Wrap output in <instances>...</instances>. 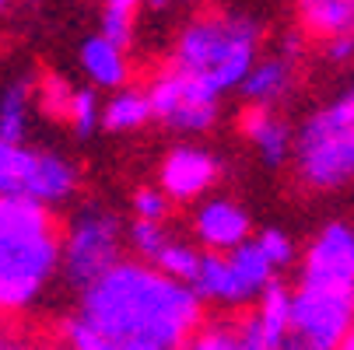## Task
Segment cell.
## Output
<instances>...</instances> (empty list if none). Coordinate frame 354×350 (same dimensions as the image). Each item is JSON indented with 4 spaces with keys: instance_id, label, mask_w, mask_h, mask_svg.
I'll return each instance as SVG.
<instances>
[{
    "instance_id": "d6a6232c",
    "label": "cell",
    "mask_w": 354,
    "mask_h": 350,
    "mask_svg": "<svg viewBox=\"0 0 354 350\" xmlns=\"http://www.w3.org/2000/svg\"><path fill=\"white\" fill-rule=\"evenodd\" d=\"M351 53H354V32H344V35L330 39V57L333 60H347Z\"/></svg>"
},
{
    "instance_id": "e575fe53",
    "label": "cell",
    "mask_w": 354,
    "mask_h": 350,
    "mask_svg": "<svg viewBox=\"0 0 354 350\" xmlns=\"http://www.w3.org/2000/svg\"><path fill=\"white\" fill-rule=\"evenodd\" d=\"M298 46H301V42H298V39L291 35V39L284 42V49H288V57H298Z\"/></svg>"
},
{
    "instance_id": "f1b7e54d",
    "label": "cell",
    "mask_w": 354,
    "mask_h": 350,
    "mask_svg": "<svg viewBox=\"0 0 354 350\" xmlns=\"http://www.w3.org/2000/svg\"><path fill=\"white\" fill-rule=\"evenodd\" d=\"M71 119H74V130H77L81 137L91 133V126H95V95H91V91H77V95H74Z\"/></svg>"
},
{
    "instance_id": "e0dca14e",
    "label": "cell",
    "mask_w": 354,
    "mask_h": 350,
    "mask_svg": "<svg viewBox=\"0 0 354 350\" xmlns=\"http://www.w3.org/2000/svg\"><path fill=\"white\" fill-rule=\"evenodd\" d=\"M257 319L263 322L270 347H281L284 343V333L291 326V298H288L284 287H277V284H267L263 287V302H260V315Z\"/></svg>"
},
{
    "instance_id": "9c48e42d",
    "label": "cell",
    "mask_w": 354,
    "mask_h": 350,
    "mask_svg": "<svg viewBox=\"0 0 354 350\" xmlns=\"http://www.w3.org/2000/svg\"><path fill=\"white\" fill-rule=\"evenodd\" d=\"M162 182L165 193H172L176 200H189L214 182V162L200 151H176L162 168Z\"/></svg>"
},
{
    "instance_id": "277c9868",
    "label": "cell",
    "mask_w": 354,
    "mask_h": 350,
    "mask_svg": "<svg viewBox=\"0 0 354 350\" xmlns=\"http://www.w3.org/2000/svg\"><path fill=\"white\" fill-rule=\"evenodd\" d=\"M77 175L64 158L21 151L18 144L0 137V196L28 193L39 200H60L74 189Z\"/></svg>"
},
{
    "instance_id": "d4e9b609",
    "label": "cell",
    "mask_w": 354,
    "mask_h": 350,
    "mask_svg": "<svg viewBox=\"0 0 354 350\" xmlns=\"http://www.w3.org/2000/svg\"><path fill=\"white\" fill-rule=\"evenodd\" d=\"M71 106H74V95L67 91V84L57 74H49L42 84V109L60 119V116H71Z\"/></svg>"
},
{
    "instance_id": "8fae6325",
    "label": "cell",
    "mask_w": 354,
    "mask_h": 350,
    "mask_svg": "<svg viewBox=\"0 0 354 350\" xmlns=\"http://www.w3.org/2000/svg\"><path fill=\"white\" fill-rule=\"evenodd\" d=\"M0 231L49 235V214L42 211V200L28 193H4L0 196Z\"/></svg>"
},
{
    "instance_id": "7a4b0ae2",
    "label": "cell",
    "mask_w": 354,
    "mask_h": 350,
    "mask_svg": "<svg viewBox=\"0 0 354 350\" xmlns=\"http://www.w3.org/2000/svg\"><path fill=\"white\" fill-rule=\"evenodd\" d=\"M354 326V287H301L291 298V329L298 333L295 343L333 350L344 347Z\"/></svg>"
},
{
    "instance_id": "74e56055",
    "label": "cell",
    "mask_w": 354,
    "mask_h": 350,
    "mask_svg": "<svg viewBox=\"0 0 354 350\" xmlns=\"http://www.w3.org/2000/svg\"><path fill=\"white\" fill-rule=\"evenodd\" d=\"M151 4H162V0H151Z\"/></svg>"
},
{
    "instance_id": "6da1fadb",
    "label": "cell",
    "mask_w": 354,
    "mask_h": 350,
    "mask_svg": "<svg viewBox=\"0 0 354 350\" xmlns=\"http://www.w3.org/2000/svg\"><path fill=\"white\" fill-rule=\"evenodd\" d=\"M84 315L109 336L113 350H165L196 329L200 302L169 273L120 263L84 287Z\"/></svg>"
},
{
    "instance_id": "484cf974",
    "label": "cell",
    "mask_w": 354,
    "mask_h": 350,
    "mask_svg": "<svg viewBox=\"0 0 354 350\" xmlns=\"http://www.w3.org/2000/svg\"><path fill=\"white\" fill-rule=\"evenodd\" d=\"M39 287H42V284H35V280L0 277V309H21V305H28Z\"/></svg>"
},
{
    "instance_id": "ac0fdd59",
    "label": "cell",
    "mask_w": 354,
    "mask_h": 350,
    "mask_svg": "<svg viewBox=\"0 0 354 350\" xmlns=\"http://www.w3.org/2000/svg\"><path fill=\"white\" fill-rule=\"evenodd\" d=\"M147 116H155V113H151V98H144V95H120V98H113L109 109H106V126L109 130H133Z\"/></svg>"
},
{
    "instance_id": "83f0119b",
    "label": "cell",
    "mask_w": 354,
    "mask_h": 350,
    "mask_svg": "<svg viewBox=\"0 0 354 350\" xmlns=\"http://www.w3.org/2000/svg\"><path fill=\"white\" fill-rule=\"evenodd\" d=\"M196 350H232V347H242V336H235V329L228 326H207L193 340Z\"/></svg>"
},
{
    "instance_id": "7402d4cb",
    "label": "cell",
    "mask_w": 354,
    "mask_h": 350,
    "mask_svg": "<svg viewBox=\"0 0 354 350\" xmlns=\"http://www.w3.org/2000/svg\"><path fill=\"white\" fill-rule=\"evenodd\" d=\"M147 98H151V113L162 116V119H169V116L176 113V106L186 98V95H183V74H179V70L165 74L155 88L147 91Z\"/></svg>"
},
{
    "instance_id": "5b68a950",
    "label": "cell",
    "mask_w": 354,
    "mask_h": 350,
    "mask_svg": "<svg viewBox=\"0 0 354 350\" xmlns=\"http://www.w3.org/2000/svg\"><path fill=\"white\" fill-rule=\"evenodd\" d=\"M252 46H257V25L252 21H245V18H225V21L207 18V21H196L183 32L176 67L214 74L228 57H235L239 49H252Z\"/></svg>"
},
{
    "instance_id": "8992f818",
    "label": "cell",
    "mask_w": 354,
    "mask_h": 350,
    "mask_svg": "<svg viewBox=\"0 0 354 350\" xmlns=\"http://www.w3.org/2000/svg\"><path fill=\"white\" fill-rule=\"evenodd\" d=\"M64 266L81 287H91L102 273H109L116 266V221L109 214H81L67 238Z\"/></svg>"
},
{
    "instance_id": "ba28073f",
    "label": "cell",
    "mask_w": 354,
    "mask_h": 350,
    "mask_svg": "<svg viewBox=\"0 0 354 350\" xmlns=\"http://www.w3.org/2000/svg\"><path fill=\"white\" fill-rule=\"evenodd\" d=\"M60 245L49 235H11L0 231V277H18V280H35L42 284L49 270L57 266Z\"/></svg>"
},
{
    "instance_id": "2e32d148",
    "label": "cell",
    "mask_w": 354,
    "mask_h": 350,
    "mask_svg": "<svg viewBox=\"0 0 354 350\" xmlns=\"http://www.w3.org/2000/svg\"><path fill=\"white\" fill-rule=\"evenodd\" d=\"M232 270L239 273V280L249 287V294L252 291H260V287H267V280H270V260H267V253H263V245L260 242H239L235 245V253H232Z\"/></svg>"
},
{
    "instance_id": "4fadbf2b",
    "label": "cell",
    "mask_w": 354,
    "mask_h": 350,
    "mask_svg": "<svg viewBox=\"0 0 354 350\" xmlns=\"http://www.w3.org/2000/svg\"><path fill=\"white\" fill-rule=\"evenodd\" d=\"M196 291L207 294V298H221V302H242V298H249V287L239 280L232 263L221 260V256H204L200 260Z\"/></svg>"
},
{
    "instance_id": "4316f807",
    "label": "cell",
    "mask_w": 354,
    "mask_h": 350,
    "mask_svg": "<svg viewBox=\"0 0 354 350\" xmlns=\"http://www.w3.org/2000/svg\"><path fill=\"white\" fill-rule=\"evenodd\" d=\"M133 242H137L140 253L151 256V260H158V253L165 249V235H162V228H158L155 221H147V217H140V221L133 224Z\"/></svg>"
},
{
    "instance_id": "ffe728a7",
    "label": "cell",
    "mask_w": 354,
    "mask_h": 350,
    "mask_svg": "<svg viewBox=\"0 0 354 350\" xmlns=\"http://www.w3.org/2000/svg\"><path fill=\"white\" fill-rule=\"evenodd\" d=\"M242 88H245L249 98H260V102L263 98H274L288 88V67L284 64H260L257 70L245 74Z\"/></svg>"
},
{
    "instance_id": "f546056e",
    "label": "cell",
    "mask_w": 354,
    "mask_h": 350,
    "mask_svg": "<svg viewBox=\"0 0 354 350\" xmlns=\"http://www.w3.org/2000/svg\"><path fill=\"white\" fill-rule=\"evenodd\" d=\"M130 18L133 11H123V8H106V35L120 46H127L130 39Z\"/></svg>"
},
{
    "instance_id": "d590c367",
    "label": "cell",
    "mask_w": 354,
    "mask_h": 350,
    "mask_svg": "<svg viewBox=\"0 0 354 350\" xmlns=\"http://www.w3.org/2000/svg\"><path fill=\"white\" fill-rule=\"evenodd\" d=\"M344 347H347V350H354V326H351V333H347V340H344Z\"/></svg>"
},
{
    "instance_id": "1f68e13d",
    "label": "cell",
    "mask_w": 354,
    "mask_h": 350,
    "mask_svg": "<svg viewBox=\"0 0 354 350\" xmlns=\"http://www.w3.org/2000/svg\"><path fill=\"white\" fill-rule=\"evenodd\" d=\"M133 207H137V217H147V221H158L165 214V200L162 193H151V189H140L133 196Z\"/></svg>"
},
{
    "instance_id": "8d00e7d4",
    "label": "cell",
    "mask_w": 354,
    "mask_h": 350,
    "mask_svg": "<svg viewBox=\"0 0 354 350\" xmlns=\"http://www.w3.org/2000/svg\"><path fill=\"white\" fill-rule=\"evenodd\" d=\"M0 8H8V0H0Z\"/></svg>"
},
{
    "instance_id": "836d02e7",
    "label": "cell",
    "mask_w": 354,
    "mask_h": 350,
    "mask_svg": "<svg viewBox=\"0 0 354 350\" xmlns=\"http://www.w3.org/2000/svg\"><path fill=\"white\" fill-rule=\"evenodd\" d=\"M109 8H123V11H133L137 0H109Z\"/></svg>"
},
{
    "instance_id": "44dd1931",
    "label": "cell",
    "mask_w": 354,
    "mask_h": 350,
    "mask_svg": "<svg viewBox=\"0 0 354 350\" xmlns=\"http://www.w3.org/2000/svg\"><path fill=\"white\" fill-rule=\"evenodd\" d=\"M155 263L162 266V273H169L176 280H196V273H200V256L189 245H176V242H165Z\"/></svg>"
},
{
    "instance_id": "cb8c5ba5",
    "label": "cell",
    "mask_w": 354,
    "mask_h": 350,
    "mask_svg": "<svg viewBox=\"0 0 354 350\" xmlns=\"http://www.w3.org/2000/svg\"><path fill=\"white\" fill-rule=\"evenodd\" d=\"M67 340H71L74 347H81V350H113L109 336H106L102 329H98L88 315H84V319L67 322Z\"/></svg>"
},
{
    "instance_id": "30bf717a",
    "label": "cell",
    "mask_w": 354,
    "mask_h": 350,
    "mask_svg": "<svg viewBox=\"0 0 354 350\" xmlns=\"http://www.w3.org/2000/svg\"><path fill=\"white\" fill-rule=\"evenodd\" d=\"M196 231L214 249H235L239 242H245L249 221L232 204H207L204 211H200V217H196Z\"/></svg>"
},
{
    "instance_id": "9a60e30c",
    "label": "cell",
    "mask_w": 354,
    "mask_h": 350,
    "mask_svg": "<svg viewBox=\"0 0 354 350\" xmlns=\"http://www.w3.org/2000/svg\"><path fill=\"white\" fill-rule=\"evenodd\" d=\"M242 130L245 137H252L260 144V151L267 158V165H281L284 162V151H288V130L281 123H274L263 109H249L242 116Z\"/></svg>"
},
{
    "instance_id": "603a6c76",
    "label": "cell",
    "mask_w": 354,
    "mask_h": 350,
    "mask_svg": "<svg viewBox=\"0 0 354 350\" xmlns=\"http://www.w3.org/2000/svg\"><path fill=\"white\" fill-rule=\"evenodd\" d=\"M165 123H172L179 130H204L214 123V102H179Z\"/></svg>"
},
{
    "instance_id": "7c38bea8",
    "label": "cell",
    "mask_w": 354,
    "mask_h": 350,
    "mask_svg": "<svg viewBox=\"0 0 354 350\" xmlns=\"http://www.w3.org/2000/svg\"><path fill=\"white\" fill-rule=\"evenodd\" d=\"M301 18L316 35H344L354 32V0H298Z\"/></svg>"
},
{
    "instance_id": "d6986e66",
    "label": "cell",
    "mask_w": 354,
    "mask_h": 350,
    "mask_svg": "<svg viewBox=\"0 0 354 350\" xmlns=\"http://www.w3.org/2000/svg\"><path fill=\"white\" fill-rule=\"evenodd\" d=\"M25 98H28V84H15L0 102V137L11 144H18L25 133Z\"/></svg>"
},
{
    "instance_id": "5bb4252c",
    "label": "cell",
    "mask_w": 354,
    "mask_h": 350,
    "mask_svg": "<svg viewBox=\"0 0 354 350\" xmlns=\"http://www.w3.org/2000/svg\"><path fill=\"white\" fill-rule=\"evenodd\" d=\"M120 49H123V46L113 42L109 35L84 42V67H88V74H91L98 84L116 88V84L127 77V67H123V53H120Z\"/></svg>"
},
{
    "instance_id": "3957f363",
    "label": "cell",
    "mask_w": 354,
    "mask_h": 350,
    "mask_svg": "<svg viewBox=\"0 0 354 350\" xmlns=\"http://www.w3.org/2000/svg\"><path fill=\"white\" fill-rule=\"evenodd\" d=\"M301 172L313 186H340L354 175V123L333 106L301 130Z\"/></svg>"
},
{
    "instance_id": "52a82bcc",
    "label": "cell",
    "mask_w": 354,
    "mask_h": 350,
    "mask_svg": "<svg viewBox=\"0 0 354 350\" xmlns=\"http://www.w3.org/2000/svg\"><path fill=\"white\" fill-rule=\"evenodd\" d=\"M309 287H354V231L347 224H330L309 249L306 260Z\"/></svg>"
},
{
    "instance_id": "4dcf8cb0",
    "label": "cell",
    "mask_w": 354,
    "mask_h": 350,
    "mask_svg": "<svg viewBox=\"0 0 354 350\" xmlns=\"http://www.w3.org/2000/svg\"><path fill=\"white\" fill-rule=\"evenodd\" d=\"M260 245H263V253H267V260H270L274 266H281V263L291 260V242H288L281 231H263V235H260Z\"/></svg>"
}]
</instances>
